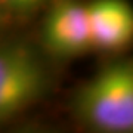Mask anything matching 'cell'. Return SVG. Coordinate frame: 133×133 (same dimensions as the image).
Instances as JSON below:
<instances>
[{
	"label": "cell",
	"instance_id": "5b68a950",
	"mask_svg": "<svg viewBox=\"0 0 133 133\" xmlns=\"http://www.w3.org/2000/svg\"><path fill=\"white\" fill-rule=\"evenodd\" d=\"M44 3V0H0V5L15 14H30Z\"/></svg>",
	"mask_w": 133,
	"mask_h": 133
},
{
	"label": "cell",
	"instance_id": "3957f363",
	"mask_svg": "<svg viewBox=\"0 0 133 133\" xmlns=\"http://www.w3.org/2000/svg\"><path fill=\"white\" fill-rule=\"evenodd\" d=\"M42 42L49 52L59 58H74L92 49L86 3L58 0L44 16Z\"/></svg>",
	"mask_w": 133,
	"mask_h": 133
},
{
	"label": "cell",
	"instance_id": "7a4b0ae2",
	"mask_svg": "<svg viewBox=\"0 0 133 133\" xmlns=\"http://www.w3.org/2000/svg\"><path fill=\"white\" fill-rule=\"evenodd\" d=\"M49 89L42 58L25 43L0 46V124L31 108Z\"/></svg>",
	"mask_w": 133,
	"mask_h": 133
},
{
	"label": "cell",
	"instance_id": "277c9868",
	"mask_svg": "<svg viewBox=\"0 0 133 133\" xmlns=\"http://www.w3.org/2000/svg\"><path fill=\"white\" fill-rule=\"evenodd\" d=\"M92 49L114 52L133 37V10L127 0H92L86 3Z\"/></svg>",
	"mask_w": 133,
	"mask_h": 133
},
{
	"label": "cell",
	"instance_id": "6da1fadb",
	"mask_svg": "<svg viewBox=\"0 0 133 133\" xmlns=\"http://www.w3.org/2000/svg\"><path fill=\"white\" fill-rule=\"evenodd\" d=\"M72 108L87 127L104 133H127L133 129V65L115 61L101 68L81 86Z\"/></svg>",
	"mask_w": 133,
	"mask_h": 133
},
{
	"label": "cell",
	"instance_id": "8992f818",
	"mask_svg": "<svg viewBox=\"0 0 133 133\" xmlns=\"http://www.w3.org/2000/svg\"><path fill=\"white\" fill-rule=\"evenodd\" d=\"M2 8H3V6H2V5H0V9H2Z\"/></svg>",
	"mask_w": 133,
	"mask_h": 133
}]
</instances>
